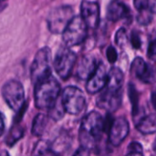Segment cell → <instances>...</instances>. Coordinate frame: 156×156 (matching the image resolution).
Returning a JSON list of instances; mask_svg holds the SVG:
<instances>
[{"mask_svg":"<svg viewBox=\"0 0 156 156\" xmlns=\"http://www.w3.org/2000/svg\"><path fill=\"white\" fill-rule=\"evenodd\" d=\"M104 132V120L97 112H91L87 114L80 125V142L81 147L88 150L93 148Z\"/></svg>","mask_w":156,"mask_h":156,"instance_id":"6da1fadb","label":"cell"},{"mask_svg":"<svg viewBox=\"0 0 156 156\" xmlns=\"http://www.w3.org/2000/svg\"><path fill=\"white\" fill-rule=\"evenodd\" d=\"M60 95V85L51 76L36 85L35 104L38 109H49L55 104Z\"/></svg>","mask_w":156,"mask_h":156,"instance_id":"7a4b0ae2","label":"cell"},{"mask_svg":"<svg viewBox=\"0 0 156 156\" xmlns=\"http://www.w3.org/2000/svg\"><path fill=\"white\" fill-rule=\"evenodd\" d=\"M50 64H51V50L48 47L40 48L35 56L30 69L31 80L35 85L51 77Z\"/></svg>","mask_w":156,"mask_h":156,"instance_id":"3957f363","label":"cell"},{"mask_svg":"<svg viewBox=\"0 0 156 156\" xmlns=\"http://www.w3.org/2000/svg\"><path fill=\"white\" fill-rule=\"evenodd\" d=\"M73 17V9L70 6L61 5L54 7L48 16L49 31L54 34L63 33Z\"/></svg>","mask_w":156,"mask_h":156,"instance_id":"277c9868","label":"cell"},{"mask_svg":"<svg viewBox=\"0 0 156 156\" xmlns=\"http://www.w3.org/2000/svg\"><path fill=\"white\" fill-rule=\"evenodd\" d=\"M61 101L65 109V112L72 114L77 115L80 114L86 105V99L83 91L73 86L67 87L60 95Z\"/></svg>","mask_w":156,"mask_h":156,"instance_id":"5b68a950","label":"cell"},{"mask_svg":"<svg viewBox=\"0 0 156 156\" xmlns=\"http://www.w3.org/2000/svg\"><path fill=\"white\" fill-rule=\"evenodd\" d=\"M87 25L81 18V16H74L64 32L63 41L67 47H74L81 44L87 37Z\"/></svg>","mask_w":156,"mask_h":156,"instance_id":"8992f818","label":"cell"},{"mask_svg":"<svg viewBox=\"0 0 156 156\" xmlns=\"http://www.w3.org/2000/svg\"><path fill=\"white\" fill-rule=\"evenodd\" d=\"M2 95L6 104L15 112H18L26 104L24 88L17 80L7 81L2 88Z\"/></svg>","mask_w":156,"mask_h":156,"instance_id":"52a82bcc","label":"cell"},{"mask_svg":"<svg viewBox=\"0 0 156 156\" xmlns=\"http://www.w3.org/2000/svg\"><path fill=\"white\" fill-rule=\"evenodd\" d=\"M76 59V54L69 48L61 47L58 49L54 60V67L58 75L62 80H67L71 75Z\"/></svg>","mask_w":156,"mask_h":156,"instance_id":"ba28073f","label":"cell"},{"mask_svg":"<svg viewBox=\"0 0 156 156\" xmlns=\"http://www.w3.org/2000/svg\"><path fill=\"white\" fill-rule=\"evenodd\" d=\"M129 122L124 117L113 120L109 131V141L113 146H119L129 134Z\"/></svg>","mask_w":156,"mask_h":156,"instance_id":"9c48e42d","label":"cell"},{"mask_svg":"<svg viewBox=\"0 0 156 156\" xmlns=\"http://www.w3.org/2000/svg\"><path fill=\"white\" fill-rule=\"evenodd\" d=\"M108 73L106 68L102 62L98 64V67L94 73L88 80L86 84V90L90 94H95L101 91L107 85Z\"/></svg>","mask_w":156,"mask_h":156,"instance_id":"30bf717a","label":"cell"},{"mask_svg":"<svg viewBox=\"0 0 156 156\" xmlns=\"http://www.w3.org/2000/svg\"><path fill=\"white\" fill-rule=\"evenodd\" d=\"M81 18L88 27L95 29L100 21V6L97 2L83 1L80 6Z\"/></svg>","mask_w":156,"mask_h":156,"instance_id":"8fae6325","label":"cell"},{"mask_svg":"<svg viewBox=\"0 0 156 156\" xmlns=\"http://www.w3.org/2000/svg\"><path fill=\"white\" fill-rule=\"evenodd\" d=\"M132 70L141 80L146 83L156 81V68L148 65L142 58H136L132 64Z\"/></svg>","mask_w":156,"mask_h":156,"instance_id":"7c38bea8","label":"cell"},{"mask_svg":"<svg viewBox=\"0 0 156 156\" xmlns=\"http://www.w3.org/2000/svg\"><path fill=\"white\" fill-rule=\"evenodd\" d=\"M122 95L120 91H112L106 89L97 99V106L108 112H115L121 106Z\"/></svg>","mask_w":156,"mask_h":156,"instance_id":"4fadbf2b","label":"cell"},{"mask_svg":"<svg viewBox=\"0 0 156 156\" xmlns=\"http://www.w3.org/2000/svg\"><path fill=\"white\" fill-rule=\"evenodd\" d=\"M98 67L95 58L91 56H85L81 58L77 69V75L81 80H89Z\"/></svg>","mask_w":156,"mask_h":156,"instance_id":"5bb4252c","label":"cell"},{"mask_svg":"<svg viewBox=\"0 0 156 156\" xmlns=\"http://www.w3.org/2000/svg\"><path fill=\"white\" fill-rule=\"evenodd\" d=\"M128 6L119 1L111 2L107 8V17L112 22H116L123 17H126L128 16Z\"/></svg>","mask_w":156,"mask_h":156,"instance_id":"9a60e30c","label":"cell"},{"mask_svg":"<svg viewBox=\"0 0 156 156\" xmlns=\"http://www.w3.org/2000/svg\"><path fill=\"white\" fill-rule=\"evenodd\" d=\"M123 83L122 71L118 68H112L108 73V80L106 88L109 90L120 91Z\"/></svg>","mask_w":156,"mask_h":156,"instance_id":"2e32d148","label":"cell"},{"mask_svg":"<svg viewBox=\"0 0 156 156\" xmlns=\"http://www.w3.org/2000/svg\"><path fill=\"white\" fill-rule=\"evenodd\" d=\"M136 128L143 134H152L156 133V114L144 117L138 122Z\"/></svg>","mask_w":156,"mask_h":156,"instance_id":"e0dca14e","label":"cell"},{"mask_svg":"<svg viewBox=\"0 0 156 156\" xmlns=\"http://www.w3.org/2000/svg\"><path fill=\"white\" fill-rule=\"evenodd\" d=\"M47 123H48V116L43 113L37 114L33 121L32 133L36 136H41L46 129Z\"/></svg>","mask_w":156,"mask_h":156,"instance_id":"ac0fdd59","label":"cell"},{"mask_svg":"<svg viewBox=\"0 0 156 156\" xmlns=\"http://www.w3.org/2000/svg\"><path fill=\"white\" fill-rule=\"evenodd\" d=\"M65 109L61 101V97L58 99V101L55 102V104L48 109V115L51 119L55 121H58L63 118L65 114Z\"/></svg>","mask_w":156,"mask_h":156,"instance_id":"d6986e66","label":"cell"},{"mask_svg":"<svg viewBox=\"0 0 156 156\" xmlns=\"http://www.w3.org/2000/svg\"><path fill=\"white\" fill-rule=\"evenodd\" d=\"M23 133H24V132H23V129L20 127V126H18L17 124L16 125V126H14L13 128H12V130L10 131V133H9V134H8V136H7V139H6V144H8V145H13V144H15L19 139H21L22 138V136H23Z\"/></svg>","mask_w":156,"mask_h":156,"instance_id":"ffe728a7","label":"cell"},{"mask_svg":"<svg viewBox=\"0 0 156 156\" xmlns=\"http://www.w3.org/2000/svg\"><path fill=\"white\" fill-rule=\"evenodd\" d=\"M129 95L133 105V115H135L138 112V93L135 90V87L132 84L129 85Z\"/></svg>","mask_w":156,"mask_h":156,"instance_id":"44dd1931","label":"cell"},{"mask_svg":"<svg viewBox=\"0 0 156 156\" xmlns=\"http://www.w3.org/2000/svg\"><path fill=\"white\" fill-rule=\"evenodd\" d=\"M139 15H138V22L142 25H147L151 22L152 18H153V13L149 10V9H145V10H142L139 11Z\"/></svg>","mask_w":156,"mask_h":156,"instance_id":"7402d4cb","label":"cell"},{"mask_svg":"<svg viewBox=\"0 0 156 156\" xmlns=\"http://www.w3.org/2000/svg\"><path fill=\"white\" fill-rule=\"evenodd\" d=\"M115 42L118 46L123 47L127 42V33L124 28H120L115 36Z\"/></svg>","mask_w":156,"mask_h":156,"instance_id":"603a6c76","label":"cell"},{"mask_svg":"<svg viewBox=\"0 0 156 156\" xmlns=\"http://www.w3.org/2000/svg\"><path fill=\"white\" fill-rule=\"evenodd\" d=\"M106 55H107V58H108V60H109L110 63H114L117 60L118 54H117V51H116V49H115L114 47H112V46L109 47L107 48Z\"/></svg>","mask_w":156,"mask_h":156,"instance_id":"cb8c5ba5","label":"cell"},{"mask_svg":"<svg viewBox=\"0 0 156 156\" xmlns=\"http://www.w3.org/2000/svg\"><path fill=\"white\" fill-rule=\"evenodd\" d=\"M148 57L152 60L156 61V39L151 42L148 48Z\"/></svg>","mask_w":156,"mask_h":156,"instance_id":"d4e9b609","label":"cell"},{"mask_svg":"<svg viewBox=\"0 0 156 156\" xmlns=\"http://www.w3.org/2000/svg\"><path fill=\"white\" fill-rule=\"evenodd\" d=\"M131 41H132V44H133V47L134 48H140L141 47V38L139 37V35L136 33V32H133L132 33V37H131Z\"/></svg>","mask_w":156,"mask_h":156,"instance_id":"484cf974","label":"cell"},{"mask_svg":"<svg viewBox=\"0 0 156 156\" xmlns=\"http://www.w3.org/2000/svg\"><path fill=\"white\" fill-rule=\"evenodd\" d=\"M129 153H137V154H142L143 152V147L139 143H132L129 145Z\"/></svg>","mask_w":156,"mask_h":156,"instance_id":"4316f807","label":"cell"},{"mask_svg":"<svg viewBox=\"0 0 156 156\" xmlns=\"http://www.w3.org/2000/svg\"><path fill=\"white\" fill-rule=\"evenodd\" d=\"M133 4L139 11L148 9V1L146 0H136L133 2Z\"/></svg>","mask_w":156,"mask_h":156,"instance_id":"83f0119b","label":"cell"},{"mask_svg":"<svg viewBox=\"0 0 156 156\" xmlns=\"http://www.w3.org/2000/svg\"><path fill=\"white\" fill-rule=\"evenodd\" d=\"M38 156H59V154L51 149L46 148V149H43L42 151H40V154Z\"/></svg>","mask_w":156,"mask_h":156,"instance_id":"f1b7e54d","label":"cell"},{"mask_svg":"<svg viewBox=\"0 0 156 156\" xmlns=\"http://www.w3.org/2000/svg\"><path fill=\"white\" fill-rule=\"evenodd\" d=\"M73 156H90V150L84 147H80L76 151Z\"/></svg>","mask_w":156,"mask_h":156,"instance_id":"f546056e","label":"cell"},{"mask_svg":"<svg viewBox=\"0 0 156 156\" xmlns=\"http://www.w3.org/2000/svg\"><path fill=\"white\" fill-rule=\"evenodd\" d=\"M5 132V121H4V116L0 112V136L3 135Z\"/></svg>","mask_w":156,"mask_h":156,"instance_id":"4dcf8cb0","label":"cell"},{"mask_svg":"<svg viewBox=\"0 0 156 156\" xmlns=\"http://www.w3.org/2000/svg\"><path fill=\"white\" fill-rule=\"evenodd\" d=\"M148 9L152 13H156V0L155 1H148Z\"/></svg>","mask_w":156,"mask_h":156,"instance_id":"1f68e13d","label":"cell"},{"mask_svg":"<svg viewBox=\"0 0 156 156\" xmlns=\"http://www.w3.org/2000/svg\"><path fill=\"white\" fill-rule=\"evenodd\" d=\"M151 101H152V104L154 108V110L156 111V92H153L152 93V96H151Z\"/></svg>","mask_w":156,"mask_h":156,"instance_id":"d6a6232c","label":"cell"},{"mask_svg":"<svg viewBox=\"0 0 156 156\" xmlns=\"http://www.w3.org/2000/svg\"><path fill=\"white\" fill-rule=\"evenodd\" d=\"M6 5H7V4H6L5 1H0V12L6 6Z\"/></svg>","mask_w":156,"mask_h":156,"instance_id":"836d02e7","label":"cell"},{"mask_svg":"<svg viewBox=\"0 0 156 156\" xmlns=\"http://www.w3.org/2000/svg\"><path fill=\"white\" fill-rule=\"evenodd\" d=\"M126 156H143V154H137V153H129Z\"/></svg>","mask_w":156,"mask_h":156,"instance_id":"e575fe53","label":"cell"},{"mask_svg":"<svg viewBox=\"0 0 156 156\" xmlns=\"http://www.w3.org/2000/svg\"><path fill=\"white\" fill-rule=\"evenodd\" d=\"M0 156H10L8 154V153L6 151H4V150H1L0 151Z\"/></svg>","mask_w":156,"mask_h":156,"instance_id":"d590c367","label":"cell"},{"mask_svg":"<svg viewBox=\"0 0 156 156\" xmlns=\"http://www.w3.org/2000/svg\"><path fill=\"white\" fill-rule=\"evenodd\" d=\"M153 149H154V151L156 152V139L155 141L154 142V144H153Z\"/></svg>","mask_w":156,"mask_h":156,"instance_id":"8d00e7d4","label":"cell"}]
</instances>
